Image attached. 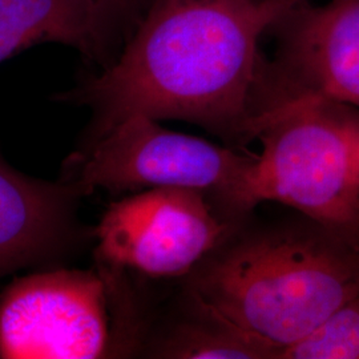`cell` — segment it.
<instances>
[{
  "label": "cell",
  "mask_w": 359,
  "mask_h": 359,
  "mask_svg": "<svg viewBox=\"0 0 359 359\" xmlns=\"http://www.w3.org/2000/svg\"><path fill=\"white\" fill-rule=\"evenodd\" d=\"M287 10L280 0H156L114 62L57 99L90 108L92 140L135 115L253 139L283 97L259 43Z\"/></svg>",
  "instance_id": "cell-1"
},
{
  "label": "cell",
  "mask_w": 359,
  "mask_h": 359,
  "mask_svg": "<svg viewBox=\"0 0 359 359\" xmlns=\"http://www.w3.org/2000/svg\"><path fill=\"white\" fill-rule=\"evenodd\" d=\"M187 278L191 298L280 359L359 294V250L310 219L233 228Z\"/></svg>",
  "instance_id": "cell-2"
},
{
  "label": "cell",
  "mask_w": 359,
  "mask_h": 359,
  "mask_svg": "<svg viewBox=\"0 0 359 359\" xmlns=\"http://www.w3.org/2000/svg\"><path fill=\"white\" fill-rule=\"evenodd\" d=\"M351 108L299 93L262 115L249 212L264 201L290 206L359 250V116Z\"/></svg>",
  "instance_id": "cell-3"
},
{
  "label": "cell",
  "mask_w": 359,
  "mask_h": 359,
  "mask_svg": "<svg viewBox=\"0 0 359 359\" xmlns=\"http://www.w3.org/2000/svg\"><path fill=\"white\" fill-rule=\"evenodd\" d=\"M142 321L126 270H47L0 294V358L93 359L136 353Z\"/></svg>",
  "instance_id": "cell-4"
},
{
  "label": "cell",
  "mask_w": 359,
  "mask_h": 359,
  "mask_svg": "<svg viewBox=\"0 0 359 359\" xmlns=\"http://www.w3.org/2000/svg\"><path fill=\"white\" fill-rule=\"evenodd\" d=\"M256 154H244L197 136L173 132L148 116H129L76 152L65 182L79 192H140L184 188L215 196L237 222L249 212L246 184Z\"/></svg>",
  "instance_id": "cell-5"
},
{
  "label": "cell",
  "mask_w": 359,
  "mask_h": 359,
  "mask_svg": "<svg viewBox=\"0 0 359 359\" xmlns=\"http://www.w3.org/2000/svg\"><path fill=\"white\" fill-rule=\"evenodd\" d=\"M234 226L205 193L152 188L111 204L95 231V253L97 262L126 271L187 277Z\"/></svg>",
  "instance_id": "cell-6"
},
{
  "label": "cell",
  "mask_w": 359,
  "mask_h": 359,
  "mask_svg": "<svg viewBox=\"0 0 359 359\" xmlns=\"http://www.w3.org/2000/svg\"><path fill=\"white\" fill-rule=\"evenodd\" d=\"M274 69L289 95H316L359 108V0L289 8Z\"/></svg>",
  "instance_id": "cell-7"
},
{
  "label": "cell",
  "mask_w": 359,
  "mask_h": 359,
  "mask_svg": "<svg viewBox=\"0 0 359 359\" xmlns=\"http://www.w3.org/2000/svg\"><path fill=\"white\" fill-rule=\"evenodd\" d=\"M80 196L65 181L31 179L0 158V277L62 258L79 244Z\"/></svg>",
  "instance_id": "cell-8"
},
{
  "label": "cell",
  "mask_w": 359,
  "mask_h": 359,
  "mask_svg": "<svg viewBox=\"0 0 359 359\" xmlns=\"http://www.w3.org/2000/svg\"><path fill=\"white\" fill-rule=\"evenodd\" d=\"M75 47L97 62L92 0H0V63L38 43Z\"/></svg>",
  "instance_id": "cell-9"
},
{
  "label": "cell",
  "mask_w": 359,
  "mask_h": 359,
  "mask_svg": "<svg viewBox=\"0 0 359 359\" xmlns=\"http://www.w3.org/2000/svg\"><path fill=\"white\" fill-rule=\"evenodd\" d=\"M193 313L157 338L154 357L172 359H277L278 351L221 318L193 298Z\"/></svg>",
  "instance_id": "cell-10"
},
{
  "label": "cell",
  "mask_w": 359,
  "mask_h": 359,
  "mask_svg": "<svg viewBox=\"0 0 359 359\" xmlns=\"http://www.w3.org/2000/svg\"><path fill=\"white\" fill-rule=\"evenodd\" d=\"M280 359H359V294Z\"/></svg>",
  "instance_id": "cell-11"
},
{
  "label": "cell",
  "mask_w": 359,
  "mask_h": 359,
  "mask_svg": "<svg viewBox=\"0 0 359 359\" xmlns=\"http://www.w3.org/2000/svg\"><path fill=\"white\" fill-rule=\"evenodd\" d=\"M96 16L97 62L112 63L114 51L126 44L156 0H92Z\"/></svg>",
  "instance_id": "cell-12"
},
{
  "label": "cell",
  "mask_w": 359,
  "mask_h": 359,
  "mask_svg": "<svg viewBox=\"0 0 359 359\" xmlns=\"http://www.w3.org/2000/svg\"><path fill=\"white\" fill-rule=\"evenodd\" d=\"M280 1L283 3L286 7L292 8V7H294V6L299 4V3H302V1H305V0H280Z\"/></svg>",
  "instance_id": "cell-13"
}]
</instances>
